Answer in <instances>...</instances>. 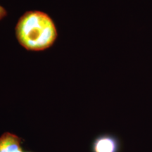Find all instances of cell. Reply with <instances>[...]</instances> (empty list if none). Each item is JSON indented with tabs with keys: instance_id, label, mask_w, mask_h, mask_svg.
<instances>
[{
	"instance_id": "cell-1",
	"label": "cell",
	"mask_w": 152,
	"mask_h": 152,
	"mask_svg": "<svg viewBox=\"0 0 152 152\" xmlns=\"http://www.w3.org/2000/svg\"><path fill=\"white\" fill-rule=\"evenodd\" d=\"M19 44L27 50L43 51L54 45L57 30L54 21L46 13L30 11L19 18L16 28Z\"/></svg>"
},
{
	"instance_id": "cell-2",
	"label": "cell",
	"mask_w": 152,
	"mask_h": 152,
	"mask_svg": "<svg viewBox=\"0 0 152 152\" xmlns=\"http://www.w3.org/2000/svg\"><path fill=\"white\" fill-rule=\"evenodd\" d=\"M120 142L116 137L105 134L96 137L92 144L93 152H119Z\"/></svg>"
},
{
	"instance_id": "cell-3",
	"label": "cell",
	"mask_w": 152,
	"mask_h": 152,
	"mask_svg": "<svg viewBox=\"0 0 152 152\" xmlns=\"http://www.w3.org/2000/svg\"><path fill=\"white\" fill-rule=\"evenodd\" d=\"M0 152H23L20 138L12 133H4L0 137Z\"/></svg>"
},
{
	"instance_id": "cell-4",
	"label": "cell",
	"mask_w": 152,
	"mask_h": 152,
	"mask_svg": "<svg viewBox=\"0 0 152 152\" xmlns=\"http://www.w3.org/2000/svg\"><path fill=\"white\" fill-rule=\"evenodd\" d=\"M7 15V11H6V9L4 8L3 7H1V6L0 5V20L4 18Z\"/></svg>"
}]
</instances>
